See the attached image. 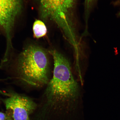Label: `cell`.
Returning a JSON list of instances; mask_svg holds the SVG:
<instances>
[{
	"label": "cell",
	"instance_id": "1",
	"mask_svg": "<svg viewBox=\"0 0 120 120\" xmlns=\"http://www.w3.org/2000/svg\"><path fill=\"white\" fill-rule=\"evenodd\" d=\"M53 75L47 85L37 120H60L76 112L80 101V87L73 74L68 60L61 52L51 49Z\"/></svg>",
	"mask_w": 120,
	"mask_h": 120
},
{
	"label": "cell",
	"instance_id": "2",
	"mask_svg": "<svg viewBox=\"0 0 120 120\" xmlns=\"http://www.w3.org/2000/svg\"><path fill=\"white\" fill-rule=\"evenodd\" d=\"M13 65L16 78L27 86L41 87L50 80L48 54L41 46H26L16 57Z\"/></svg>",
	"mask_w": 120,
	"mask_h": 120
},
{
	"label": "cell",
	"instance_id": "3",
	"mask_svg": "<svg viewBox=\"0 0 120 120\" xmlns=\"http://www.w3.org/2000/svg\"><path fill=\"white\" fill-rule=\"evenodd\" d=\"M41 17L55 22L64 37L71 39L76 35L72 19L76 0H37Z\"/></svg>",
	"mask_w": 120,
	"mask_h": 120
},
{
	"label": "cell",
	"instance_id": "4",
	"mask_svg": "<svg viewBox=\"0 0 120 120\" xmlns=\"http://www.w3.org/2000/svg\"><path fill=\"white\" fill-rule=\"evenodd\" d=\"M8 97L3 100L8 111L13 120H30V116L37 107L32 99L12 91L6 93Z\"/></svg>",
	"mask_w": 120,
	"mask_h": 120
},
{
	"label": "cell",
	"instance_id": "5",
	"mask_svg": "<svg viewBox=\"0 0 120 120\" xmlns=\"http://www.w3.org/2000/svg\"><path fill=\"white\" fill-rule=\"evenodd\" d=\"M22 7V0H0V26L6 33L8 41L7 49L12 48L10 34Z\"/></svg>",
	"mask_w": 120,
	"mask_h": 120
},
{
	"label": "cell",
	"instance_id": "6",
	"mask_svg": "<svg viewBox=\"0 0 120 120\" xmlns=\"http://www.w3.org/2000/svg\"><path fill=\"white\" fill-rule=\"evenodd\" d=\"M34 35L36 38H39L44 36L47 33V29L45 23L41 21L36 20L33 26Z\"/></svg>",
	"mask_w": 120,
	"mask_h": 120
},
{
	"label": "cell",
	"instance_id": "7",
	"mask_svg": "<svg viewBox=\"0 0 120 120\" xmlns=\"http://www.w3.org/2000/svg\"><path fill=\"white\" fill-rule=\"evenodd\" d=\"M97 0H85V10L86 18L89 15L90 10L92 6Z\"/></svg>",
	"mask_w": 120,
	"mask_h": 120
},
{
	"label": "cell",
	"instance_id": "8",
	"mask_svg": "<svg viewBox=\"0 0 120 120\" xmlns=\"http://www.w3.org/2000/svg\"><path fill=\"white\" fill-rule=\"evenodd\" d=\"M0 120H13L11 115L8 112H0Z\"/></svg>",
	"mask_w": 120,
	"mask_h": 120
},
{
	"label": "cell",
	"instance_id": "9",
	"mask_svg": "<svg viewBox=\"0 0 120 120\" xmlns=\"http://www.w3.org/2000/svg\"><path fill=\"white\" fill-rule=\"evenodd\" d=\"M118 4H119L120 6V0H118V1L117 2H116ZM118 15H120V10L119 12V13H118Z\"/></svg>",
	"mask_w": 120,
	"mask_h": 120
}]
</instances>
